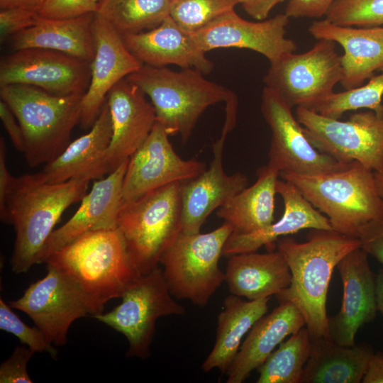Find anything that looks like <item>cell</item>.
<instances>
[{
    "label": "cell",
    "mask_w": 383,
    "mask_h": 383,
    "mask_svg": "<svg viewBox=\"0 0 383 383\" xmlns=\"http://www.w3.org/2000/svg\"><path fill=\"white\" fill-rule=\"evenodd\" d=\"M273 311L261 317L250 328L234 360L226 372L227 383H242L259 368L286 337L306 326L299 309L282 301Z\"/></svg>",
    "instance_id": "484cf974"
},
{
    "label": "cell",
    "mask_w": 383,
    "mask_h": 383,
    "mask_svg": "<svg viewBox=\"0 0 383 383\" xmlns=\"http://www.w3.org/2000/svg\"><path fill=\"white\" fill-rule=\"evenodd\" d=\"M373 172L377 191L383 203V170Z\"/></svg>",
    "instance_id": "681fc988"
},
{
    "label": "cell",
    "mask_w": 383,
    "mask_h": 383,
    "mask_svg": "<svg viewBox=\"0 0 383 383\" xmlns=\"http://www.w3.org/2000/svg\"><path fill=\"white\" fill-rule=\"evenodd\" d=\"M112 133L111 116L106 101L89 131L70 143L60 155L45 164L38 176L49 183L80 177L90 180L101 178L109 174L105 155Z\"/></svg>",
    "instance_id": "cb8c5ba5"
},
{
    "label": "cell",
    "mask_w": 383,
    "mask_h": 383,
    "mask_svg": "<svg viewBox=\"0 0 383 383\" xmlns=\"http://www.w3.org/2000/svg\"><path fill=\"white\" fill-rule=\"evenodd\" d=\"M95 55L91 62V79L83 95L80 123L90 129L111 89L143 65L127 48L121 35L99 13L92 20Z\"/></svg>",
    "instance_id": "ac0fdd59"
},
{
    "label": "cell",
    "mask_w": 383,
    "mask_h": 383,
    "mask_svg": "<svg viewBox=\"0 0 383 383\" xmlns=\"http://www.w3.org/2000/svg\"><path fill=\"white\" fill-rule=\"evenodd\" d=\"M382 96L383 70L371 77L365 84L341 92H333L311 110L335 119H339L345 112L362 109L379 113L383 111Z\"/></svg>",
    "instance_id": "836d02e7"
},
{
    "label": "cell",
    "mask_w": 383,
    "mask_h": 383,
    "mask_svg": "<svg viewBox=\"0 0 383 383\" xmlns=\"http://www.w3.org/2000/svg\"><path fill=\"white\" fill-rule=\"evenodd\" d=\"M84 94L56 95L25 84L0 87V96L18 121L24 138L27 164H48L70 144L80 122Z\"/></svg>",
    "instance_id": "277c9868"
},
{
    "label": "cell",
    "mask_w": 383,
    "mask_h": 383,
    "mask_svg": "<svg viewBox=\"0 0 383 383\" xmlns=\"http://www.w3.org/2000/svg\"><path fill=\"white\" fill-rule=\"evenodd\" d=\"M2 298L0 299V329L16 336L22 344L34 353H47L57 359V351L37 326L30 327L12 311Z\"/></svg>",
    "instance_id": "8d00e7d4"
},
{
    "label": "cell",
    "mask_w": 383,
    "mask_h": 383,
    "mask_svg": "<svg viewBox=\"0 0 383 383\" xmlns=\"http://www.w3.org/2000/svg\"><path fill=\"white\" fill-rule=\"evenodd\" d=\"M101 0H44L39 15L48 18H70L98 11Z\"/></svg>",
    "instance_id": "74e56055"
},
{
    "label": "cell",
    "mask_w": 383,
    "mask_h": 383,
    "mask_svg": "<svg viewBox=\"0 0 383 383\" xmlns=\"http://www.w3.org/2000/svg\"><path fill=\"white\" fill-rule=\"evenodd\" d=\"M91 62L56 50L30 48L1 57L0 87L33 86L56 95L84 94Z\"/></svg>",
    "instance_id": "5bb4252c"
},
{
    "label": "cell",
    "mask_w": 383,
    "mask_h": 383,
    "mask_svg": "<svg viewBox=\"0 0 383 383\" xmlns=\"http://www.w3.org/2000/svg\"><path fill=\"white\" fill-rule=\"evenodd\" d=\"M360 248L383 265V219L373 220L361 226L357 233Z\"/></svg>",
    "instance_id": "60d3db41"
},
{
    "label": "cell",
    "mask_w": 383,
    "mask_h": 383,
    "mask_svg": "<svg viewBox=\"0 0 383 383\" xmlns=\"http://www.w3.org/2000/svg\"><path fill=\"white\" fill-rule=\"evenodd\" d=\"M91 180L74 178L49 183L36 174H25L15 179L8 192L3 222L16 232L11 269L27 272L38 264L40 252L64 211L82 199Z\"/></svg>",
    "instance_id": "7a4b0ae2"
},
{
    "label": "cell",
    "mask_w": 383,
    "mask_h": 383,
    "mask_svg": "<svg viewBox=\"0 0 383 383\" xmlns=\"http://www.w3.org/2000/svg\"><path fill=\"white\" fill-rule=\"evenodd\" d=\"M34 352L28 347L17 346L0 366L1 383H32L27 365Z\"/></svg>",
    "instance_id": "ab89813d"
},
{
    "label": "cell",
    "mask_w": 383,
    "mask_h": 383,
    "mask_svg": "<svg viewBox=\"0 0 383 383\" xmlns=\"http://www.w3.org/2000/svg\"><path fill=\"white\" fill-rule=\"evenodd\" d=\"M43 0H0L1 9L9 8H23L39 11Z\"/></svg>",
    "instance_id": "7dc6e473"
},
{
    "label": "cell",
    "mask_w": 383,
    "mask_h": 383,
    "mask_svg": "<svg viewBox=\"0 0 383 383\" xmlns=\"http://www.w3.org/2000/svg\"><path fill=\"white\" fill-rule=\"evenodd\" d=\"M0 118L15 148L23 152L24 138L21 126L9 106L1 99Z\"/></svg>",
    "instance_id": "7bdbcfd3"
},
{
    "label": "cell",
    "mask_w": 383,
    "mask_h": 383,
    "mask_svg": "<svg viewBox=\"0 0 383 383\" xmlns=\"http://www.w3.org/2000/svg\"><path fill=\"white\" fill-rule=\"evenodd\" d=\"M121 36L129 51L143 65L157 67L175 65L203 74L209 73L213 67L191 33L180 27L170 16L152 29Z\"/></svg>",
    "instance_id": "603a6c76"
},
{
    "label": "cell",
    "mask_w": 383,
    "mask_h": 383,
    "mask_svg": "<svg viewBox=\"0 0 383 383\" xmlns=\"http://www.w3.org/2000/svg\"><path fill=\"white\" fill-rule=\"evenodd\" d=\"M342 79L341 55L336 43L321 39L306 52H292L271 62L263 80L265 87L278 93L292 108L312 109L334 92Z\"/></svg>",
    "instance_id": "8fae6325"
},
{
    "label": "cell",
    "mask_w": 383,
    "mask_h": 383,
    "mask_svg": "<svg viewBox=\"0 0 383 383\" xmlns=\"http://www.w3.org/2000/svg\"><path fill=\"white\" fill-rule=\"evenodd\" d=\"M270 298L244 301L231 294L224 299L218 316L215 344L201 365L204 372L218 369L226 373L243 336L267 313Z\"/></svg>",
    "instance_id": "4dcf8cb0"
},
{
    "label": "cell",
    "mask_w": 383,
    "mask_h": 383,
    "mask_svg": "<svg viewBox=\"0 0 383 383\" xmlns=\"http://www.w3.org/2000/svg\"><path fill=\"white\" fill-rule=\"evenodd\" d=\"M206 169L201 161L179 157L169 135L156 121L147 139L128 160L122 186L123 203L169 184L192 179Z\"/></svg>",
    "instance_id": "9a60e30c"
},
{
    "label": "cell",
    "mask_w": 383,
    "mask_h": 383,
    "mask_svg": "<svg viewBox=\"0 0 383 383\" xmlns=\"http://www.w3.org/2000/svg\"><path fill=\"white\" fill-rule=\"evenodd\" d=\"M296 118L321 152L343 163L357 162L373 172L383 170V111L368 109L343 121L298 106Z\"/></svg>",
    "instance_id": "9c48e42d"
},
{
    "label": "cell",
    "mask_w": 383,
    "mask_h": 383,
    "mask_svg": "<svg viewBox=\"0 0 383 383\" xmlns=\"http://www.w3.org/2000/svg\"><path fill=\"white\" fill-rule=\"evenodd\" d=\"M284 0H240L245 11L252 18L258 20H265L270 11Z\"/></svg>",
    "instance_id": "f6af8a7d"
},
{
    "label": "cell",
    "mask_w": 383,
    "mask_h": 383,
    "mask_svg": "<svg viewBox=\"0 0 383 383\" xmlns=\"http://www.w3.org/2000/svg\"><path fill=\"white\" fill-rule=\"evenodd\" d=\"M38 11L23 8H9L0 11L1 43L26 29L38 21Z\"/></svg>",
    "instance_id": "f35d334b"
},
{
    "label": "cell",
    "mask_w": 383,
    "mask_h": 383,
    "mask_svg": "<svg viewBox=\"0 0 383 383\" xmlns=\"http://www.w3.org/2000/svg\"><path fill=\"white\" fill-rule=\"evenodd\" d=\"M177 182L122 203L117 228L131 261L142 275L158 266L182 231L181 189Z\"/></svg>",
    "instance_id": "52a82bcc"
},
{
    "label": "cell",
    "mask_w": 383,
    "mask_h": 383,
    "mask_svg": "<svg viewBox=\"0 0 383 383\" xmlns=\"http://www.w3.org/2000/svg\"><path fill=\"white\" fill-rule=\"evenodd\" d=\"M232 232V227L224 222L211 232L179 235L160 260L173 296L188 299L200 307L208 304L225 281L218 262Z\"/></svg>",
    "instance_id": "ba28073f"
},
{
    "label": "cell",
    "mask_w": 383,
    "mask_h": 383,
    "mask_svg": "<svg viewBox=\"0 0 383 383\" xmlns=\"http://www.w3.org/2000/svg\"><path fill=\"white\" fill-rule=\"evenodd\" d=\"M279 172L267 164L257 171V180L218 208L217 216L233 233L249 234L274 223V196Z\"/></svg>",
    "instance_id": "f1b7e54d"
},
{
    "label": "cell",
    "mask_w": 383,
    "mask_h": 383,
    "mask_svg": "<svg viewBox=\"0 0 383 383\" xmlns=\"http://www.w3.org/2000/svg\"><path fill=\"white\" fill-rule=\"evenodd\" d=\"M308 30L317 40H329L343 48L340 84L345 90L362 85L383 70V27L342 26L324 18L313 21Z\"/></svg>",
    "instance_id": "7402d4cb"
},
{
    "label": "cell",
    "mask_w": 383,
    "mask_h": 383,
    "mask_svg": "<svg viewBox=\"0 0 383 383\" xmlns=\"http://www.w3.org/2000/svg\"><path fill=\"white\" fill-rule=\"evenodd\" d=\"M73 278L98 304L121 298L141 277L118 228L84 234L45 261Z\"/></svg>",
    "instance_id": "3957f363"
},
{
    "label": "cell",
    "mask_w": 383,
    "mask_h": 383,
    "mask_svg": "<svg viewBox=\"0 0 383 383\" xmlns=\"http://www.w3.org/2000/svg\"><path fill=\"white\" fill-rule=\"evenodd\" d=\"M311 351L301 383H359L373 355L368 345L344 346L311 335Z\"/></svg>",
    "instance_id": "f546056e"
},
{
    "label": "cell",
    "mask_w": 383,
    "mask_h": 383,
    "mask_svg": "<svg viewBox=\"0 0 383 383\" xmlns=\"http://www.w3.org/2000/svg\"><path fill=\"white\" fill-rule=\"evenodd\" d=\"M277 194L284 202V213L279 220L260 231L249 234L231 233L223 250V255L256 252L263 245L302 229L332 231L328 218L316 209L290 182L279 180Z\"/></svg>",
    "instance_id": "d4e9b609"
},
{
    "label": "cell",
    "mask_w": 383,
    "mask_h": 383,
    "mask_svg": "<svg viewBox=\"0 0 383 383\" xmlns=\"http://www.w3.org/2000/svg\"><path fill=\"white\" fill-rule=\"evenodd\" d=\"M362 382L383 383V353H373Z\"/></svg>",
    "instance_id": "bcb514c9"
},
{
    "label": "cell",
    "mask_w": 383,
    "mask_h": 383,
    "mask_svg": "<svg viewBox=\"0 0 383 383\" xmlns=\"http://www.w3.org/2000/svg\"><path fill=\"white\" fill-rule=\"evenodd\" d=\"M122 301L107 313L93 318L125 335L129 343L128 357L148 358L158 318L185 313V309L174 301L157 266L129 287Z\"/></svg>",
    "instance_id": "7c38bea8"
},
{
    "label": "cell",
    "mask_w": 383,
    "mask_h": 383,
    "mask_svg": "<svg viewBox=\"0 0 383 383\" xmlns=\"http://www.w3.org/2000/svg\"><path fill=\"white\" fill-rule=\"evenodd\" d=\"M336 0H288L284 13L290 18H320Z\"/></svg>",
    "instance_id": "b9f144b4"
},
{
    "label": "cell",
    "mask_w": 383,
    "mask_h": 383,
    "mask_svg": "<svg viewBox=\"0 0 383 383\" xmlns=\"http://www.w3.org/2000/svg\"><path fill=\"white\" fill-rule=\"evenodd\" d=\"M367 255L361 248H356L336 266L343 283V300L339 312L328 317V328L331 340L340 345H355L357 331L372 321L377 311L376 276Z\"/></svg>",
    "instance_id": "d6986e66"
},
{
    "label": "cell",
    "mask_w": 383,
    "mask_h": 383,
    "mask_svg": "<svg viewBox=\"0 0 383 383\" xmlns=\"http://www.w3.org/2000/svg\"><path fill=\"white\" fill-rule=\"evenodd\" d=\"M172 0H101L98 11L121 35L152 29L170 16Z\"/></svg>",
    "instance_id": "1f68e13d"
},
{
    "label": "cell",
    "mask_w": 383,
    "mask_h": 383,
    "mask_svg": "<svg viewBox=\"0 0 383 383\" xmlns=\"http://www.w3.org/2000/svg\"><path fill=\"white\" fill-rule=\"evenodd\" d=\"M325 16L331 23L342 26H381L383 0H336Z\"/></svg>",
    "instance_id": "d590c367"
},
{
    "label": "cell",
    "mask_w": 383,
    "mask_h": 383,
    "mask_svg": "<svg viewBox=\"0 0 383 383\" xmlns=\"http://www.w3.org/2000/svg\"><path fill=\"white\" fill-rule=\"evenodd\" d=\"M126 79L137 85L151 101L156 121L169 135H179L186 143L204 111L227 101L233 95L192 68L174 71L143 65Z\"/></svg>",
    "instance_id": "8992f818"
},
{
    "label": "cell",
    "mask_w": 383,
    "mask_h": 383,
    "mask_svg": "<svg viewBox=\"0 0 383 383\" xmlns=\"http://www.w3.org/2000/svg\"><path fill=\"white\" fill-rule=\"evenodd\" d=\"M236 104H228L226 120L221 138L213 145V159L208 169L196 177L182 184V231L200 232L206 218L247 187L248 177L241 172L228 175L223 167V151L228 132L236 116Z\"/></svg>",
    "instance_id": "e0dca14e"
},
{
    "label": "cell",
    "mask_w": 383,
    "mask_h": 383,
    "mask_svg": "<svg viewBox=\"0 0 383 383\" xmlns=\"http://www.w3.org/2000/svg\"><path fill=\"white\" fill-rule=\"evenodd\" d=\"M311 351V334L303 327L268 356L259 367L257 382L301 383Z\"/></svg>",
    "instance_id": "d6a6232c"
},
{
    "label": "cell",
    "mask_w": 383,
    "mask_h": 383,
    "mask_svg": "<svg viewBox=\"0 0 383 383\" xmlns=\"http://www.w3.org/2000/svg\"><path fill=\"white\" fill-rule=\"evenodd\" d=\"M113 133L105 155L108 172L115 170L141 146L156 122L154 106L144 92L126 78L107 96Z\"/></svg>",
    "instance_id": "ffe728a7"
},
{
    "label": "cell",
    "mask_w": 383,
    "mask_h": 383,
    "mask_svg": "<svg viewBox=\"0 0 383 383\" xmlns=\"http://www.w3.org/2000/svg\"><path fill=\"white\" fill-rule=\"evenodd\" d=\"M44 1V0H43Z\"/></svg>",
    "instance_id": "f907efd6"
},
{
    "label": "cell",
    "mask_w": 383,
    "mask_h": 383,
    "mask_svg": "<svg viewBox=\"0 0 383 383\" xmlns=\"http://www.w3.org/2000/svg\"><path fill=\"white\" fill-rule=\"evenodd\" d=\"M358 248L357 238L333 230L313 229L304 243L286 236L277 240V250L288 264L292 280L276 296L299 309L311 336L331 338L326 311L331 278L339 262Z\"/></svg>",
    "instance_id": "6da1fadb"
},
{
    "label": "cell",
    "mask_w": 383,
    "mask_h": 383,
    "mask_svg": "<svg viewBox=\"0 0 383 383\" xmlns=\"http://www.w3.org/2000/svg\"><path fill=\"white\" fill-rule=\"evenodd\" d=\"M289 21L284 13L249 21L232 11L191 34L205 52L216 48H244L262 55L271 63L296 50L295 41L286 37Z\"/></svg>",
    "instance_id": "2e32d148"
},
{
    "label": "cell",
    "mask_w": 383,
    "mask_h": 383,
    "mask_svg": "<svg viewBox=\"0 0 383 383\" xmlns=\"http://www.w3.org/2000/svg\"><path fill=\"white\" fill-rule=\"evenodd\" d=\"M225 281L232 294L255 300L277 296L287 289L292 274L279 251L239 253L228 257Z\"/></svg>",
    "instance_id": "4316f807"
},
{
    "label": "cell",
    "mask_w": 383,
    "mask_h": 383,
    "mask_svg": "<svg viewBox=\"0 0 383 383\" xmlns=\"http://www.w3.org/2000/svg\"><path fill=\"white\" fill-rule=\"evenodd\" d=\"M94 13L70 18H48L38 21L11 37L13 51L30 48L56 50L91 62L95 55L92 33Z\"/></svg>",
    "instance_id": "83f0119b"
},
{
    "label": "cell",
    "mask_w": 383,
    "mask_h": 383,
    "mask_svg": "<svg viewBox=\"0 0 383 383\" xmlns=\"http://www.w3.org/2000/svg\"><path fill=\"white\" fill-rule=\"evenodd\" d=\"M9 304L27 314L55 346L66 344L67 332L76 319L93 317L104 308L73 278L50 265H47L44 277L31 283L19 299Z\"/></svg>",
    "instance_id": "30bf717a"
},
{
    "label": "cell",
    "mask_w": 383,
    "mask_h": 383,
    "mask_svg": "<svg viewBox=\"0 0 383 383\" xmlns=\"http://www.w3.org/2000/svg\"><path fill=\"white\" fill-rule=\"evenodd\" d=\"M261 99V112L272 133L267 164L279 173L314 175L341 171L352 165L316 150L293 115L292 107L275 91L265 87Z\"/></svg>",
    "instance_id": "4fadbf2b"
},
{
    "label": "cell",
    "mask_w": 383,
    "mask_h": 383,
    "mask_svg": "<svg viewBox=\"0 0 383 383\" xmlns=\"http://www.w3.org/2000/svg\"><path fill=\"white\" fill-rule=\"evenodd\" d=\"M240 0H172L170 17L183 29L196 31L234 11Z\"/></svg>",
    "instance_id": "e575fe53"
},
{
    "label": "cell",
    "mask_w": 383,
    "mask_h": 383,
    "mask_svg": "<svg viewBox=\"0 0 383 383\" xmlns=\"http://www.w3.org/2000/svg\"><path fill=\"white\" fill-rule=\"evenodd\" d=\"M302 195L328 218L333 230L357 238L365 223L383 219V203L373 171L357 162L347 169L319 174L281 172Z\"/></svg>",
    "instance_id": "5b68a950"
},
{
    "label": "cell",
    "mask_w": 383,
    "mask_h": 383,
    "mask_svg": "<svg viewBox=\"0 0 383 383\" xmlns=\"http://www.w3.org/2000/svg\"><path fill=\"white\" fill-rule=\"evenodd\" d=\"M128 160L105 178L94 182L72 217L49 236L40 252L38 264L45 262L55 251L85 233L117 228L123 203V181Z\"/></svg>",
    "instance_id": "44dd1931"
},
{
    "label": "cell",
    "mask_w": 383,
    "mask_h": 383,
    "mask_svg": "<svg viewBox=\"0 0 383 383\" xmlns=\"http://www.w3.org/2000/svg\"><path fill=\"white\" fill-rule=\"evenodd\" d=\"M6 148L4 138H0V216L5 209L8 192L15 179L6 165Z\"/></svg>",
    "instance_id": "ee69618b"
},
{
    "label": "cell",
    "mask_w": 383,
    "mask_h": 383,
    "mask_svg": "<svg viewBox=\"0 0 383 383\" xmlns=\"http://www.w3.org/2000/svg\"><path fill=\"white\" fill-rule=\"evenodd\" d=\"M376 300L377 311L383 316V269L376 276Z\"/></svg>",
    "instance_id": "c3c4849f"
}]
</instances>
